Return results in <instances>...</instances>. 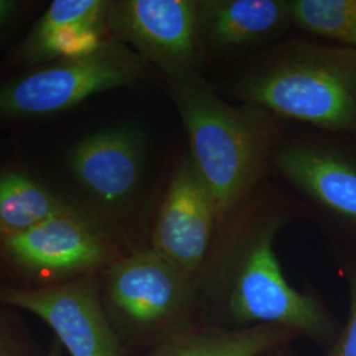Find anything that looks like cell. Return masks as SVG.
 Masks as SVG:
<instances>
[{
  "label": "cell",
  "instance_id": "obj_1",
  "mask_svg": "<svg viewBox=\"0 0 356 356\" xmlns=\"http://www.w3.org/2000/svg\"><path fill=\"white\" fill-rule=\"evenodd\" d=\"M288 219L284 206L251 197L220 229L209 261L229 317L242 325L279 326L325 341L334 321L313 293L294 289L284 276L275 242Z\"/></svg>",
  "mask_w": 356,
  "mask_h": 356
},
{
  "label": "cell",
  "instance_id": "obj_2",
  "mask_svg": "<svg viewBox=\"0 0 356 356\" xmlns=\"http://www.w3.org/2000/svg\"><path fill=\"white\" fill-rule=\"evenodd\" d=\"M168 89L223 227L254 197L281 145L285 120L254 104L225 101L202 76L170 82Z\"/></svg>",
  "mask_w": 356,
  "mask_h": 356
},
{
  "label": "cell",
  "instance_id": "obj_3",
  "mask_svg": "<svg viewBox=\"0 0 356 356\" xmlns=\"http://www.w3.org/2000/svg\"><path fill=\"white\" fill-rule=\"evenodd\" d=\"M238 103L263 107L323 134L356 139V49L310 40L266 53L229 90Z\"/></svg>",
  "mask_w": 356,
  "mask_h": 356
},
{
  "label": "cell",
  "instance_id": "obj_4",
  "mask_svg": "<svg viewBox=\"0 0 356 356\" xmlns=\"http://www.w3.org/2000/svg\"><path fill=\"white\" fill-rule=\"evenodd\" d=\"M99 276L104 312L129 355L189 326L198 282L149 245L123 254Z\"/></svg>",
  "mask_w": 356,
  "mask_h": 356
},
{
  "label": "cell",
  "instance_id": "obj_5",
  "mask_svg": "<svg viewBox=\"0 0 356 356\" xmlns=\"http://www.w3.org/2000/svg\"><path fill=\"white\" fill-rule=\"evenodd\" d=\"M151 76L152 70L135 51L108 38L88 54L0 78V127L51 119L98 94L139 86Z\"/></svg>",
  "mask_w": 356,
  "mask_h": 356
},
{
  "label": "cell",
  "instance_id": "obj_6",
  "mask_svg": "<svg viewBox=\"0 0 356 356\" xmlns=\"http://www.w3.org/2000/svg\"><path fill=\"white\" fill-rule=\"evenodd\" d=\"M129 251L114 229L76 206L26 231L0 235V285L56 286L101 273Z\"/></svg>",
  "mask_w": 356,
  "mask_h": 356
},
{
  "label": "cell",
  "instance_id": "obj_7",
  "mask_svg": "<svg viewBox=\"0 0 356 356\" xmlns=\"http://www.w3.org/2000/svg\"><path fill=\"white\" fill-rule=\"evenodd\" d=\"M148 159V135L131 123L92 131L78 139L65 156L73 184L70 198L114 229L131 250L140 248L127 226L145 189Z\"/></svg>",
  "mask_w": 356,
  "mask_h": 356
},
{
  "label": "cell",
  "instance_id": "obj_8",
  "mask_svg": "<svg viewBox=\"0 0 356 356\" xmlns=\"http://www.w3.org/2000/svg\"><path fill=\"white\" fill-rule=\"evenodd\" d=\"M198 0H110V38L127 45L166 83L202 76Z\"/></svg>",
  "mask_w": 356,
  "mask_h": 356
},
{
  "label": "cell",
  "instance_id": "obj_9",
  "mask_svg": "<svg viewBox=\"0 0 356 356\" xmlns=\"http://www.w3.org/2000/svg\"><path fill=\"white\" fill-rule=\"evenodd\" d=\"M220 229L214 193L189 153L182 154L153 219L148 245L197 280L213 254Z\"/></svg>",
  "mask_w": 356,
  "mask_h": 356
},
{
  "label": "cell",
  "instance_id": "obj_10",
  "mask_svg": "<svg viewBox=\"0 0 356 356\" xmlns=\"http://www.w3.org/2000/svg\"><path fill=\"white\" fill-rule=\"evenodd\" d=\"M99 275L32 291L0 285V304L42 321L69 356H131L104 312Z\"/></svg>",
  "mask_w": 356,
  "mask_h": 356
},
{
  "label": "cell",
  "instance_id": "obj_11",
  "mask_svg": "<svg viewBox=\"0 0 356 356\" xmlns=\"http://www.w3.org/2000/svg\"><path fill=\"white\" fill-rule=\"evenodd\" d=\"M325 135L281 143L272 166L327 220L356 234V139Z\"/></svg>",
  "mask_w": 356,
  "mask_h": 356
},
{
  "label": "cell",
  "instance_id": "obj_12",
  "mask_svg": "<svg viewBox=\"0 0 356 356\" xmlns=\"http://www.w3.org/2000/svg\"><path fill=\"white\" fill-rule=\"evenodd\" d=\"M110 0H53L26 26L0 61L13 74L58 58L88 54L110 38Z\"/></svg>",
  "mask_w": 356,
  "mask_h": 356
},
{
  "label": "cell",
  "instance_id": "obj_13",
  "mask_svg": "<svg viewBox=\"0 0 356 356\" xmlns=\"http://www.w3.org/2000/svg\"><path fill=\"white\" fill-rule=\"evenodd\" d=\"M291 26L285 0H198L197 28L204 57L234 56L264 45Z\"/></svg>",
  "mask_w": 356,
  "mask_h": 356
},
{
  "label": "cell",
  "instance_id": "obj_14",
  "mask_svg": "<svg viewBox=\"0 0 356 356\" xmlns=\"http://www.w3.org/2000/svg\"><path fill=\"white\" fill-rule=\"evenodd\" d=\"M294 338L292 331L279 326H186L136 356H263Z\"/></svg>",
  "mask_w": 356,
  "mask_h": 356
},
{
  "label": "cell",
  "instance_id": "obj_15",
  "mask_svg": "<svg viewBox=\"0 0 356 356\" xmlns=\"http://www.w3.org/2000/svg\"><path fill=\"white\" fill-rule=\"evenodd\" d=\"M76 207L67 193L31 168L0 165V235H13Z\"/></svg>",
  "mask_w": 356,
  "mask_h": 356
},
{
  "label": "cell",
  "instance_id": "obj_16",
  "mask_svg": "<svg viewBox=\"0 0 356 356\" xmlns=\"http://www.w3.org/2000/svg\"><path fill=\"white\" fill-rule=\"evenodd\" d=\"M293 26L356 49V0H289Z\"/></svg>",
  "mask_w": 356,
  "mask_h": 356
},
{
  "label": "cell",
  "instance_id": "obj_17",
  "mask_svg": "<svg viewBox=\"0 0 356 356\" xmlns=\"http://www.w3.org/2000/svg\"><path fill=\"white\" fill-rule=\"evenodd\" d=\"M47 351L24 313L0 304V356H45Z\"/></svg>",
  "mask_w": 356,
  "mask_h": 356
},
{
  "label": "cell",
  "instance_id": "obj_18",
  "mask_svg": "<svg viewBox=\"0 0 356 356\" xmlns=\"http://www.w3.org/2000/svg\"><path fill=\"white\" fill-rule=\"evenodd\" d=\"M45 4L42 0H0V61Z\"/></svg>",
  "mask_w": 356,
  "mask_h": 356
},
{
  "label": "cell",
  "instance_id": "obj_19",
  "mask_svg": "<svg viewBox=\"0 0 356 356\" xmlns=\"http://www.w3.org/2000/svg\"><path fill=\"white\" fill-rule=\"evenodd\" d=\"M350 310L343 330L325 356H356V261L347 269Z\"/></svg>",
  "mask_w": 356,
  "mask_h": 356
},
{
  "label": "cell",
  "instance_id": "obj_20",
  "mask_svg": "<svg viewBox=\"0 0 356 356\" xmlns=\"http://www.w3.org/2000/svg\"><path fill=\"white\" fill-rule=\"evenodd\" d=\"M45 356H64V348L61 343L58 342V339L53 338L51 343L48 346V351Z\"/></svg>",
  "mask_w": 356,
  "mask_h": 356
}]
</instances>
